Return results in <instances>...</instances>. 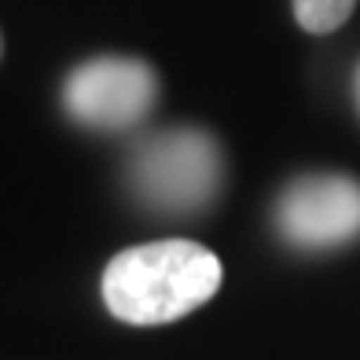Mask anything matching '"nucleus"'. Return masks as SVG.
<instances>
[{
    "instance_id": "nucleus-1",
    "label": "nucleus",
    "mask_w": 360,
    "mask_h": 360,
    "mask_svg": "<svg viewBox=\"0 0 360 360\" xmlns=\"http://www.w3.org/2000/svg\"><path fill=\"white\" fill-rule=\"evenodd\" d=\"M221 257L191 239L125 247L103 269V305L114 320L162 327L202 309L221 290Z\"/></svg>"
},
{
    "instance_id": "nucleus-2",
    "label": "nucleus",
    "mask_w": 360,
    "mask_h": 360,
    "mask_svg": "<svg viewBox=\"0 0 360 360\" xmlns=\"http://www.w3.org/2000/svg\"><path fill=\"white\" fill-rule=\"evenodd\" d=\"M224 158L217 140L202 129L158 133L133 158V184L147 206L162 214H195L217 195Z\"/></svg>"
},
{
    "instance_id": "nucleus-3",
    "label": "nucleus",
    "mask_w": 360,
    "mask_h": 360,
    "mask_svg": "<svg viewBox=\"0 0 360 360\" xmlns=\"http://www.w3.org/2000/svg\"><path fill=\"white\" fill-rule=\"evenodd\" d=\"M158 77L140 59L125 56H103L77 67L63 89L67 110L81 125L103 129V133H122V129L140 125L155 107Z\"/></svg>"
},
{
    "instance_id": "nucleus-4",
    "label": "nucleus",
    "mask_w": 360,
    "mask_h": 360,
    "mask_svg": "<svg viewBox=\"0 0 360 360\" xmlns=\"http://www.w3.org/2000/svg\"><path fill=\"white\" fill-rule=\"evenodd\" d=\"M276 224L302 250L346 247L360 236V180L346 173H305L276 202Z\"/></svg>"
},
{
    "instance_id": "nucleus-5",
    "label": "nucleus",
    "mask_w": 360,
    "mask_h": 360,
    "mask_svg": "<svg viewBox=\"0 0 360 360\" xmlns=\"http://www.w3.org/2000/svg\"><path fill=\"white\" fill-rule=\"evenodd\" d=\"M290 11L305 34L323 37L349 22V15L356 11V0H290Z\"/></svg>"
},
{
    "instance_id": "nucleus-6",
    "label": "nucleus",
    "mask_w": 360,
    "mask_h": 360,
    "mask_svg": "<svg viewBox=\"0 0 360 360\" xmlns=\"http://www.w3.org/2000/svg\"><path fill=\"white\" fill-rule=\"evenodd\" d=\"M353 100H356V114H360V63H356V70H353Z\"/></svg>"
}]
</instances>
